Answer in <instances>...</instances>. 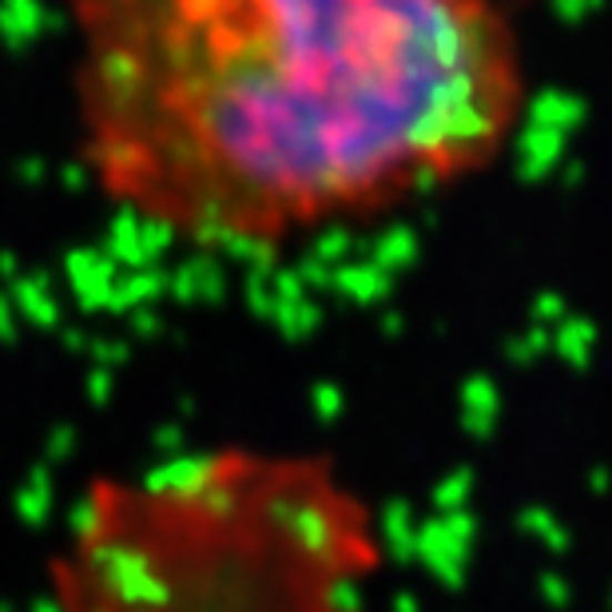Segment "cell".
Masks as SVG:
<instances>
[{"label":"cell","instance_id":"1","mask_svg":"<svg viewBox=\"0 0 612 612\" xmlns=\"http://www.w3.org/2000/svg\"><path fill=\"white\" fill-rule=\"evenodd\" d=\"M96 188L263 251L470 180L525 104L498 0H68Z\"/></svg>","mask_w":612,"mask_h":612},{"label":"cell","instance_id":"2","mask_svg":"<svg viewBox=\"0 0 612 612\" xmlns=\"http://www.w3.org/2000/svg\"><path fill=\"white\" fill-rule=\"evenodd\" d=\"M387 521L327 453L215 445L104 473L48 561L52 612H370Z\"/></svg>","mask_w":612,"mask_h":612}]
</instances>
